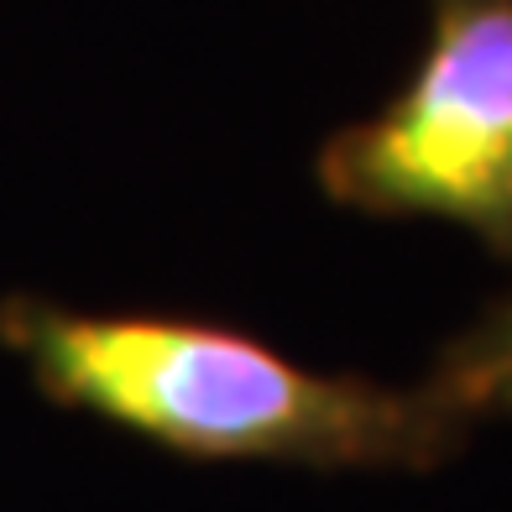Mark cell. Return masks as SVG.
I'll return each mask as SVG.
<instances>
[{"label":"cell","mask_w":512,"mask_h":512,"mask_svg":"<svg viewBox=\"0 0 512 512\" xmlns=\"http://www.w3.org/2000/svg\"><path fill=\"white\" fill-rule=\"evenodd\" d=\"M0 345L21 356L48 403L204 465L434 471L471 434V418L429 382L387 387L356 371H314L246 330L189 314L6 298Z\"/></svg>","instance_id":"6da1fadb"},{"label":"cell","mask_w":512,"mask_h":512,"mask_svg":"<svg viewBox=\"0 0 512 512\" xmlns=\"http://www.w3.org/2000/svg\"><path fill=\"white\" fill-rule=\"evenodd\" d=\"M319 189L377 220H450L512 262V0H434L418 68L324 142Z\"/></svg>","instance_id":"7a4b0ae2"},{"label":"cell","mask_w":512,"mask_h":512,"mask_svg":"<svg viewBox=\"0 0 512 512\" xmlns=\"http://www.w3.org/2000/svg\"><path fill=\"white\" fill-rule=\"evenodd\" d=\"M460 418H512V298L460 330L424 377Z\"/></svg>","instance_id":"3957f363"}]
</instances>
